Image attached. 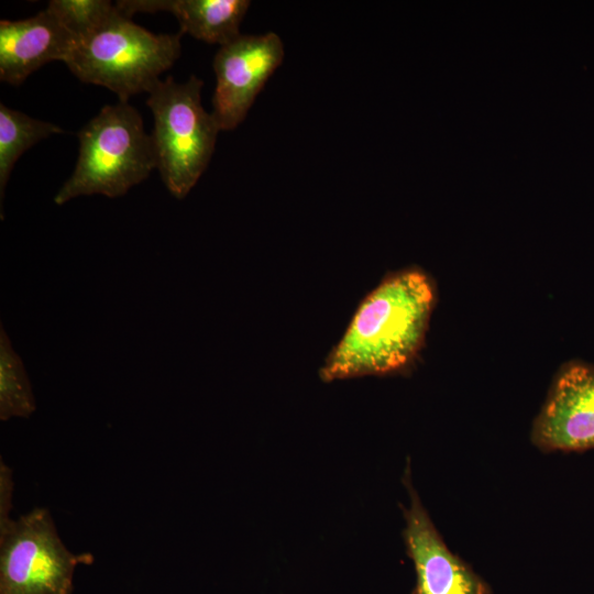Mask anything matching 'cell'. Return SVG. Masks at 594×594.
<instances>
[{"mask_svg": "<svg viewBox=\"0 0 594 594\" xmlns=\"http://www.w3.org/2000/svg\"><path fill=\"white\" fill-rule=\"evenodd\" d=\"M436 305L421 268L387 274L360 302L319 370L323 382L402 372L418 358Z\"/></svg>", "mask_w": 594, "mask_h": 594, "instance_id": "cell-1", "label": "cell"}, {"mask_svg": "<svg viewBox=\"0 0 594 594\" xmlns=\"http://www.w3.org/2000/svg\"><path fill=\"white\" fill-rule=\"evenodd\" d=\"M77 136V163L54 197L56 205L95 194L123 196L156 168L151 135L139 111L127 101L105 106Z\"/></svg>", "mask_w": 594, "mask_h": 594, "instance_id": "cell-2", "label": "cell"}, {"mask_svg": "<svg viewBox=\"0 0 594 594\" xmlns=\"http://www.w3.org/2000/svg\"><path fill=\"white\" fill-rule=\"evenodd\" d=\"M182 35L154 34L117 10L77 42L65 64L82 82L103 86L128 102L134 95L150 94L160 75L174 65Z\"/></svg>", "mask_w": 594, "mask_h": 594, "instance_id": "cell-3", "label": "cell"}, {"mask_svg": "<svg viewBox=\"0 0 594 594\" xmlns=\"http://www.w3.org/2000/svg\"><path fill=\"white\" fill-rule=\"evenodd\" d=\"M202 86L195 75L182 84L168 76L146 100L154 118L151 140L156 168L177 199L187 196L207 168L221 131L201 105Z\"/></svg>", "mask_w": 594, "mask_h": 594, "instance_id": "cell-4", "label": "cell"}, {"mask_svg": "<svg viewBox=\"0 0 594 594\" xmlns=\"http://www.w3.org/2000/svg\"><path fill=\"white\" fill-rule=\"evenodd\" d=\"M12 474L0 475V594H70L78 564L89 553L74 554L62 542L48 510L35 508L9 518Z\"/></svg>", "mask_w": 594, "mask_h": 594, "instance_id": "cell-5", "label": "cell"}, {"mask_svg": "<svg viewBox=\"0 0 594 594\" xmlns=\"http://www.w3.org/2000/svg\"><path fill=\"white\" fill-rule=\"evenodd\" d=\"M284 59V45L273 32L243 35L220 46L213 59L212 116L221 131L235 129Z\"/></svg>", "mask_w": 594, "mask_h": 594, "instance_id": "cell-6", "label": "cell"}, {"mask_svg": "<svg viewBox=\"0 0 594 594\" xmlns=\"http://www.w3.org/2000/svg\"><path fill=\"white\" fill-rule=\"evenodd\" d=\"M531 441L546 452L594 449V364L573 360L560 366L535 419Z\"/></svg>", "mask_w": 594, "mask_h": 594, "instance_id": "cell-7", "label": "cell"}, {"mask_svg": "<svg viewBox=\"0 0 594 594\" xmlns=\"http://www.w3.org/2000/svg\"><path fill=\"white\" fill-rule=\"evenodd\" d=\"M404 483L409 494L404 540L417 576L414 594H491L488 585L442 540L411 484L409 468Z\"/></svg>", "mask_w": 594, "mask_h": 594, "instance_id": "cell-8", "label": "cell"}, {"mask_svg": "<svg viewBox=\"0 0 594 594\" xmlns=\"http://www.w3.org/2000/svg\"><path fill=\"white\" fill-rule=\"evenodd\" d=\"M77 41L55 14L0 21V79L18 86L43 65L66 62Z\"/></svg>", "mask_w": 594, "mask_h": 594, "instance_id": "cell-9", "label": "cell"}, {"mask_svg": "<svg viewBox=\"0 0 594 594\" xmlns=\"http://www.w3.org/2000/svg\"><path fill=\"white\" fill-rule=\"evenodd\" d=\"M250 4L248 0H122L116 3L128 18L134 13H172L182 34L220 46L241 35L240 24Z\"/></svg>", "mask_w": 594, "mask_h": 594, "instance_id": "cell-10", "label": "cell"}, {"mask_svg": "<svg viewBox=\"0 0 594 594\" xmlns=\"http://www.w3.org/2000/svg\"><path fill=\"white\" fill-rule=\"evenodd\" d=\"M63 129L51 122L37 120L0 103V201L9 176L18 158L30 147Z\"/></svg>", "mask_w": 594, "mask_h": 594, "instance_id": "cell-11", "label": "cell"}, {"mask_svg": "<svg viewBox=\"0 0 594 594\" xmlns=\"http://www.w3.org/2000/svg\"><path fill=\"white\" fill-rule=\"evenodd\" d=\"M31 383L20 355L0 327V419L30 417L35 410Z\"/></svg>", "mask_w": 594, "mask_h": 594, "instance_id": "cell-12", "label": "cell"}, {"mask_svg": "<svg viewBox=\"0 0 594 594\" xmlns=\"http://www.w3.org/2000/svg\"><path fill=\"white\" fill-rule=\"evenodd\" d=\"M80 41L102 26L117 7L106 0H51L46 7Z\"/></svg>", "mask_w": 594, "mask_h": 594, "instance_id": "cell-13", "label": "cell"}]
</instances>
